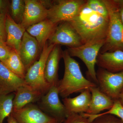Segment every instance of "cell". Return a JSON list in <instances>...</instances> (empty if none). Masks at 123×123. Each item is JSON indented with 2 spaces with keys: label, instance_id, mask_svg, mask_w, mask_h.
I'll use <instances>...</instances> for the list:
<instances>
[{
  "label": "cell",
  "instance_id": "6da1fadb",
  "mask_svg": "<svg viewBox=\"0 0 123 123\" xmlns=\"http://www.w3.org/2000/svg\"><path fill=\"white\" fill-rule=\"evenodd\" d=\"M109 21V18L93 11L86 2L76 17L69 22L79 34L84 44L106 39Z\"/></svg>",
  "mask_w": 123,
  "mask_h": 123
},
{
  "label": "cell",
  "instance_id": "7a4b0ae2",
  "mask_svg": "<svg viewBox=\"0 0 123 123\" xmlns=\"http://www.w3.org/2000/svg\"><path fill=\"white\" fill-rule=\"evenodd\" d=\"M65 65L63 77L58 85L59 94L63 98H67L74 93L81 92L98 85L86 79L82 74L78 62L70 56L67 51H62Z\"/></svg>",
  "mask_w": 123,
  "mask_h": 123
},
{
  "label": "cell",
  "instance_id": "3957f363",
  "mask_svg": "<svg viewBox=\"0 0 123 123\" xmlns=\"http://www.w3.org/2000/svg\"><path fill=\"white\" fill-rule=\"evenodd\" d=\"M108 11L109 24L105 44L99 53L123 51V26L116 0H103Z\"/></svg>",
  "mask_w": 123,
  "mask_h": 123
},
{
  "label": "cell",
  "instance_id": "277c9868",
  "mask_svg": "<svg viewBox=\"0 0 123 123\" xmlns=\"http://www.w3.org/2000/svg\"><path fill=\"white\" fill-rule=\"evenodd\" d=\"M55 45L46 43L39 59L36 61L26 70L24 80L27 86L45 94L51 86L44 78V70L46 61L49 55Z\"/></svg>",
  "mask_w": 123,
  "mask_h": 123
},
{
  "label": "cell",
  "instance_id": "5b68a950",
  "mask_svg": "<svg viewBox=\"0 0 123 123\" xmlns=\"http://www.w3.org/2000/svg\"><path fill=\"white\" fill-rule=\"evenodd\" d=\"M106 39L89 42L75 48H69L67 51L71 57H78L85 64L88 74L93 82L97 85L95 65L98 55L101 48L105 44Z\"/></svg>",
  "mask_w": 123,
  "mask_h": 123
},
{
  "label": "cell",
  "instance_id": "8992f818",
  "mask_svg": "<svg viewBox=\"0 0 123 123\" xmlns=\"http://www.w3.org/2000/svg\"><path fill=\"white\" fill-rule=\"evenodd\" d=\"M85 0H60L56 1L48 9V19L58 24L63 22H69L78 14L86 2Z\"/></svg>",
  "mask_w": 123,
  "mask_h": 123
},
{
  "label": "cell",
  "instance_id": "52a82bcc",
  "mask_svg": "<svg viewBox=\"0 0 123 123\" xmlns=\"http://www.w3.org/2000/svg\"><path fill=\"white\" fill-rule=\"evenodd\" d=\"M58 85H52L38 101L37 106L46 114L61 123L67 117L65 107L60 100Z\"/></svg>",
  "mask_w": 123,
  "mask_h": 123
},
{
  "label": "cell",
  "instance_id": "ba28073f",
  "mask_svg": "<svg viewBox=\"0 0 123 123\" xmlns=\"http://www.w3.org/2000/svg\"><path fill=\"white\" fill-rule=\"evenodd\" d=\"M96 76L97 85L101 92L114 101L118 100L123 88V71L112 73L99 68Z\"/></svg>",
  "mask_w": 123,
  "mask_h": 123
},
{
  "label": "cell",
  "instance_id": "9c48e42d",
  "mask_svg": "<svg viewBox=\"0 0 123 123\" xmlns=\"http://www.w3.org/2000/svg\"><path fill=\"white\" fill-rule=\"evenodd\" d=\"M58 25L48 40L49 44H60L75 48L83 44L81 38L75 28L69 22L65 21Z\"/></svg>",
  "mask_w": 123,
  "mask_h": 123
},
{
  "label": "cell",
  "instance_id": "30bf717a",
  "mask_svg": "<svg viewBox=\"0 0 123 123\" xmlns=\"http://www.w3.org/2000/svg\"><path fill=\"white\" fill-rule=\"evenodd\" d=\"M11 115L18 123H59L42 111L37 105L30 104L20 110H12Z\"/></svg>",
  "mask_w": 123,
  "mask_h": 123
},
{
  "label": "cell",
  "instance_id": "8fae6325",
  "mask_svg": "<svg viewBox=\"0 0 123 123\" xmlns=\"http://www.w3.org/2000/svg\"><path fill=\"white\" fill-rule=\"evenodd\" d=\"M25 11L21 25L26 30L47 18L48 9L36 0H24Z\"/></svg>",
  "mask_w": 123,
  "mask_h": 123
},
{
  "label": "cell",
  "instance_id": "7c38bea8",
  "mask_svg": "<svg viewBox=\"0 0 123 123\" xmlns=\"http://www.w3.org/2000/svg\"><path fill=\"white\" fill-rule=\"evenodd\" d=\"M40 50L37 40L26 31L23 37L19 55L26 70L35 62Z\"/></svg>",
  "mask_w": 123,
  "mask_h": 123
},
{
  "label": "cell",
  "instance_id": "4fadbf2b",
  "mask_svg": "<svg viewBox=\"0 0 123 123\" xmlns=\"http://www.w3.org/2000/svg\"><path fill=\"white\" fill-rule=\"evenodd\" d=\"M6 29L7 33L6 44L19 54L23 37L26 30L21 24L15 22L8 14L6 19Z\"/></svg>",
  "mask_w": 123,
  "mask_h": 123
},
{
  "label": "cell",
  "instance_id": "5bb4252c",
  "mask_svg": "<svg viewBox=\"0 0 123 123\" xmlns=\"http://www.w3.org/2000/svg\"><path fill=\"white\" fill-rule=\"evenodd\" d=\"M58 25L47 18L29 27L26 29V31L37 40L41 50L46 45L47 40L54 33Z\"/></svg>",
  "mask_w": 123,
  "mask_h": 123
},
{
  "label": "cell",
  "instance_id": "9a60e30c",
  "mask_svg": "<svg viewBox=\"0 0 123 123\" xmlns=\"http://www.w3.org/2000/svg\"><path fill=\"white\" fill-rule=\"evenodd\" d=\"M60 46L55 45L50 52L46 61L44 70V78L51 86L58 84V71L59 63L62 56Z\"/></svg>",
  "mask_w": 123,
  "mask_h": 123
},
{
  "label": "cell",
  "instance_id": "2e32d148",
  "mask_svg": "<svg viewBox=\"0 0 123 123\" xmlns=\"http://www.w3.org/2000/svg\"><path fill=\"white\" fill-rule=\"evenodd\" d=\"M96 64L99 68L112 73L123 71V51L99 53Z\"/></svg>",
  "mask_w": 123,
  "mask_h": 123
},
{
  "label": "cell",
  "instance_id": "e0dca14e",
  "mask_svg": "<svg viewBox=\"0 0 123 123\" xmlns=\"http://www.w3.org/2000/svg\"><path fill=\"white\" fill-rule=\"evenodd\" d=\"M91 94L90 89L81 92L78 96L73 98H64L62 99L68 114L86 113L90 104Z\"/></svg>",
  "mask_w": 123,
  "mask_h": 123
},
{
  "label": "cell",
  "instance_id": "ac0fdd59",
  "mask_svg": "<svg viewBox=\"0 0 123 123\" xmlns=\"http://www.w3.org/2000/svg\"><path fill=\"white\" fill-rule=\"evenodd\" d=\"M91 98L89 106L86 114L90 115L98 114L101 111L110 110L114 105V101L99 90L98 86L90 88Z\"/></svg>",
  "mask_w": 123,
  "mask_h": 123
},
{
  "label": "cell",
  "instance_id": "d6986e66",
  "mask_svg": "<svg viewBox=\"0 0 123 123\" xmlns=\"http://www.w3.org/2000/svg\"><path fill=\"white\" fill-rule=\"evenodd\" d=\"M26 85L24 79L15 75L0 61V88L4 93L15 92L20 86Z\"/></svg>",
  "mask_w": 123,
  "mask_h": 123
},
{
  "label": "cell",
  "instance_id": "ffe728a7",
  "mask_svg": "<svg viewBox=\"0 0 123 123\" xmlns=\"http://www.w3.org/2000/svg\"><path fill=\"white\" fill-rule=\"evenodd\" d=\"M15 92L12 110H20L28 104L37 102L44 95L27 85L20 86Z\"/></svg>",
  "mask_w": 123,
  "mask_h": 123
},
{
  "label": "cell",
  "instance_id": "44dd1931",
  "mask_svg": "<svg viewBox=\"0 0 123 123\" xmlns=\"http://www.w3.org/2000/svg\"><path fill=\"white\" fill-rule=\"evenodd\" d=\"M2 62L12 72L24 80L26 70L20 55L16 51L12 49L8 57Z\"/></svg>",
  "mask_w": 123,
  "mask_h": 123
},
{
  "label": "cell",
  "instance_id": "7402d4cb",
  "mask_svg": "<svg viewBox=\"0 0 123 123\" xmlns=\"http://www.w3.org/2000/svg\"><path fill=\"white\" fill-rule=\"evenodd\" d=\"M15 95L13 93L0 94V123H3L5 119L11 114Z\"/></svg>",
  "mask_w": 123,
  "mask_h": 123
},
{
  "label": "cell",
  "instance_id": "603a6c76",
  "mask_svg": "<svg viewBox=\"0 0 123 123\" xmlns=\"http://www.w3.org/2000/svg\"><path fill=\"white\" fill-rule=\"evenodd\" d=\"M25 0H12L10 5L11 17L14 21L18 23L21 24L25 11Z\"/></svg>",
  "mask_w": 123,
  "mask_h": 123
},
{
  "label": "cell",
  "instance_id": "cb8c5ba5",
  "mask_svg": "<svg viewBox=\"0 0 123 123\" xmlns=\"http://www.w3.org/2000/svg\"><path fill=\"white\" fill-rule=\"evenodd\" d=\"M86 4L93 11L104 17L109 18L108 11L103 0H86Z\"/></svg>",
  "mask_w": 123,
  "mask_h": 123
},
{
  "label": "cell",
  "instance_id": "d4e9b609",
  "mask_svg": "<svg viewBox=\"0 0 123 123\" xmlns=\"http://www.w3.org/2000/svg\"><path fill=\"white\" fill-rule=\"evenodd\" d=\"M105 115L115 116L120 119L123 123V107L118 100H115L112 107L107 111L98 114L90 115V118L91 120H93L98 117Z\"/></svg>",
  "mask_w": 123,
  "mask_h": 123
},
{
  "label": "cell",
  "instance_id": "484cf974",
  "mask_svg": "<svg viewBox=\"0 0 123 123\" xmlns=\"http://www.w3.org/2000/svg\"><path fill=\"white\" fill-rule=\"evenodd\" d=\"M88 117L81 114L69 115L61 123H91Z\"/></svg>",
  "mask_w": 123,
  "mask_h": 123
},
{
  "label": "cell",
  "instance_id": "4316f807",
  "mask_svg": "<svg viewBox=\"0 0 123 123\" xmlns=\"http://www.w3.org/2000/svg\"><path fill=\"white\" fill-rule=\"evenodd\" d=\"M91 123H123L120 119L111 115H105L98 117Z\"/></svg>",
  "mask_w": 123,
  "mask_h": 123
},
{
  "label": "cell",
  "instance_id": "83f0119b",
  "mask_svg": "<svg viewBox=\"0 0 123 123\" xmlns=\"http://www.w3.org/2000/svg\"><path fill=\"white\" fill-rule=\"evenodd\" d=\"M7 14L0 13V44L2 45H6V42L7 39V33L6 29V19Z\"/></svg>",
  "mask_w": 123,
  "mask_h": 123
},
{
  "label": "cell",
  "instance_id": "f1b7e54d",
  "mask_svg": "<svg viewBox=\"0 0 123 123\" xmlns=\"http://www.w3.org/2000/svg\"><path fill=\"white\" fill-rule=\"evenodd\" d=\"M12 49L6 45L0 44V61L3 62L8 57Z\"/></svg>",
  "mask_w": 123,
  "mask_h": 123
},
{
  "label": "cell",
  "instance_id": "f546056e",
  "mask_svg": "<svg viewBox=\"0 0 123 123\" xmlns=\"http://www.w3.org/2000/svg\"><path fill=\"white\" fill-rule=\"evenodd\" d=\"M116 0L118 4L120 17L123 26V0Z\"/></svg>",
  "mask_w": 123,
  "mask_h": 123
},
{
  "label": "cell",
  "instance_id": "4dcf8cb0",
  "mask_svg": "<svg viewBox=\"0 0 123 123\" xmlns=\"http://www.w3.org/2000/svg\"><path fill=\"white\" fill-rule=\"evenodd\" d=\"M7 3L5 1L0 0V13H6Z\"/></svg>",
  "mask_w": 123,
  "mask_h": 123
},
{
  "label": "cell",
  "instance_id": "1f68e13d",
  "mask_svg": "<svg viewBox=\"0 0 123 123\" xmlns=\"http://www.w3.org/2000/svg\"><path fill=\"white\" fill-rule=\"evenodd\" d=\"M7 122L8 123H18L17 122L11 114L8 117Z\"/></svg>",
  "mask_w": 123,
  "mask_h": 123
},
{
  "label": "cell",
  "instance_id": "d6a6232c",
  "mask_svg": "<svg viewBox=\"0 0 123 123\" xmlns=\"http://www.w3.org/2000/svg\"><path fill=\"white\" fill-rule=\"evenodd\" d=\"M119 102L121 104V105L123 107V93H121L119 96L118 99Z\"/></svg>",
  "mask_w": 123,
  "mask_h": 123
},
{
  "label": "cell",
  "instance_id": "836d02e7",
  "mask_svg": "<svg viewBox=\"0 0 123 123\" xmlns=\"http://www.w3.org/2000/svg\"><path fill=\"white\" fill-rule=\"evenodd\" d=\"M0 94H5L3 93V92H2V90H1V89L0 88Z\"/></svg>",
  "mask_w": 123,
  "mask_h": 123
},
{
  "label": "cell",
  "instance_id": "e575fe53",
  "mask_svg": "<svg viewBox=\"0 0 123 123\" xmlns=\"http://www.w3.org/2000/svg\"><path fill=\"white\" fill-rule=\"evenodd\" d=\"M121 93H123V90H122V92H121Z\"/></svg>",
  "mask_w": 123,
  "mask_h": 123
}]
</instances>
